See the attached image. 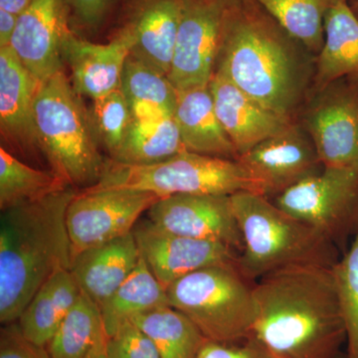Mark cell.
I'll return each instance as SVG.
<instances>
[{"label": "cell", "mask_w": 358, "mask_h": 358, "mask_svg": "<svg viewBox=\"0 0 358 358\" xmlns=\"http://www.w3.org/2000/svg\"><path fill=\"white\" fill-rule=\"evenodd\" d=\"M315 56L256 0H234L215 73L278 114L298 121L312 91Z\"/></svg>", "instance_id": "1"}, {"label": "cell", "mask_w": 358, "mask_h": 358, "mask_svg": "<svg viewBox=\"0 0 358 358\" xmlns=\"http://www.w3.org/2000/svg\"><path fill=\"white\" fill-rule=\"evenodd\" d=\"M252 336L279 358H336L346 327L334 267L296 265L253 285Z\"/></svg>", "instance_id": "2"}, {"label": "cell", "mask_w": 358, "mask_h": 358, "mask_svg": "<svg viewBox=\"0 0 358 358\" xmlns=\"http://www.w3.org/2000/svg\"><path fill=\"white\" fill-rule=\"evenodd\" d=\"M76 188L1 211L0 322L20 320L29 301L52 275L70 270L72 247L66 215Z\"/></svg>", "instance_id": "3"}, {"label": "cell", "mask_w": 358, "mask_h": 358, "mask_svg": "<svg viewBox=\"0 0 358 358\" xmlns=\"http://www.w3.org/2000/svg\"><path fill=\"white\" fill-rule=\"evenodd\" d=\"M231 202L243 238L237 266L249 281L289 266L338 263L334 242L268 197L242 192L231 195Z\"/></svg>", "instance_id": "4"}, {"label": "cell", "mask_w": 358, "mask_h": 358, "mask_svg": "<svg viewBox=\"0 0 358 358\" xmlns=\"http://www.w3.org/2000/svg\"><path fill=\"white\" fill-rule=\"evenodd\" d=\"M64 71L40 84L34 115L42 155L51 171L73 187L96 185L106 159L91 115Z\"/></svg>", "instance_id": "5"}, {"label": "cell", "mask_w": 358, "mask_h": 358, "mask_svg": "<svg viewBox=\"0 0 358 358\" xmlns=\"http://www.w3.org/2000/svg\"><path fill=\"white\" fill-rule=\"evenodd\" d=\"M236 263L200 268L167 287L169 306L185 315L207 341L231 343L252 336L253 285Z\"/></svg>", "instance_id": "6"}, {"label": "cell", "mask_w": 358, "mask_h": 358, "mask_svg": "<svg viewBox=\"0 0 358 358\" xmlns=\"http://www.w3.org/2000/svg\"><path fill=\"white\" fill-rule=\"evenodd\" d=\"M96 188H127L154 193L159 199L178 194L231 195L247 192L264 195L263 185L239 160L183 152L171 159L129 166L106 160Z\"/></svg>", "instance_id": "7"}, {"label": "cell", "mask_w": 358, "mask_h": 358, "mask_svg": "<svg viewBox=\"0 0 358 358\" xmlns=\"http://www.w3.org/2000/svg\"><path fill=\"white\" fill-rule=\"evenodd\" d=\"M274 202L338 246L358 230V169L324 167Z\"/></svg>", "instance_id": "8"}, {"label": "cell", "mask_w": 358, "mask_h": 358, "mask_svg": "<svg viewBox=\"0 0 358 358\" xmlns=\"http://www.w3.org/2000/svg\"><path fill=\"white\" fill-rule=\"evenodd\" d=\"M298 121L324 167L358 169V81L341 78L308 98Z\"/></svg>", "instance_id": "9"}, {"label": "cell", "mask_w": 358, "mask_h": 358, "mask_svg": "<svg viewBox=\"0 0 358 358\" xmlns=\"http://www.w3.org/2000/svg\"><path fill=\"white\" fill-rule=\"evenodd\" d=\"M160 199L154 193L127 188H96L78 192L66 215L72 258L133 232L141 214Z\"/></svg>", "instance_id": "10"}, {"label": "cell", "mask_w": 358, "mask_h": 358, "mask_svg": "<svg viewBox=\"0 0 358 358\" xmlns=\"http://www.w3.org/2000/svg\"><path fill=\"white\" fill-rule=\"evenodd\" d=\"M234 0H183L169 79L178 91L210 85Z\"/></svg>", "instance_id": "11"}, {"label": "cell", "mask_w": 358, "mask_h": 358, "mask_svg": "<svg viewBox=\"0 0 358 358\" xmlns=\"http://www.w3.org/2000/svg\"><path fill=\"white\" fill-rule=\"evenodd\" d=\"M238 160L263 185L267 197L278 196L324 169L312 138L299 121Z\"/></svg>", "instance_id": "12"}, {"label": "cell", "mask_w": 358, "mask_h": 358, "mask_svg": "<svg viewBox=\"0 0 358 358\" xmlns=\"http://www.w3.org/2000/svg\"><path fill=\"white\" fill-rule=\"evenodd\" d=\"M134 236L141 258L164 289L200 268L236 263V250L210 240L171 234L150 222L136 224Z\"/></svg>", "instance_id": "13"}, {"label": "cell", "mask_w": 358, "mask_h": 358, "mask_svg": "<svg viewBox=\"0 0 358 358\" xmlns=\"http://www.w3.org/2000/svg\"><path fill=\"white\" fill-rule=\"evenodd\" d=\"M159 229L243 249V238L228 195L178 194L160 199L148 211Z\"/></svg>", "instance_id": "14"}, {"label": "cell", "mask_w": 358, "mask_h": 358, "mask_svg": "<svg viewBox=\"0 0 358 358\" xmlns=\"http://www.w3.org/2000/svg\"><path fill=\"white\" fill-rule=\"evenodd\" d=\"M70 31L65 0H34L18 16L9 47L42 83L63 70V43Z\"/></svg>", "instance_id": "15"}, {"label": "cell", "mask_w": 358, "mask_h": 358, "mask_svg": "<svg viewBox=\"0 0 358 358\" xmlns=\"http://www.w3.org/2000/svg\"><path fill=\"white\" fill-rule=\"evenodd\" d=\"M183 0H127L117 31L128 37L131 55L169 76Z\"/></svg>", "instance_id": "16"}, {"label": "cell", "mask_w": 358, "mask_h": 358, "mask_svg": "<svg viewBox=\"0 0 358 358\" xmlns=\"http://www.w3.org/2000/svg\"><path fill=\"white\" fill-rule=\"evenodd\" d=\"M40 84L10 47L0 48V131L7 145L26 157L42 154L34 115Z\"/></svg>", "instance_id": "17"}, {"label": "cell", "mask_w": 358, "mask_h": 358, "mask_svg": "<svg viewBox=\"0 0 358 358\" xmlns=\"http://www.w3.org/2000/svg\"><path fill=\"white\" fill-rule=\"evenodd\" d=\"M131 53L128 37L117 31L109 43H95L68 33L63 43V61L71 71V83L79 95L102 98L121 87L122 70Z\"/></svg>", "instance_id": "18"}, {"label": "cell", "mask_w": 358, "mask_h": 358, "mask_svg": "<svg viewBox=\"0 0 358 358\" xmlns=\"http://www.w3.org/2000/svg\"><path fill=\"white\" fill-rule=\"evenodd\" d=\"M209 89L219 121L239 157L296 122L268 109L220 73L214 74Z\"/></svg>", "instance_id": "19"}, {"label": "cell", "mask_w": 358, "mask_h": 358, "mask_svg": "<svg viewBox=\"0 0 358 358\" xmlns=\"http://www.w3.org/2000/svg\"><path fill=\"white\" fill-rule=\"evenodd\" d=\"M141 259L134 233L73 257L70 271L82 293L102 308Z\"/></svg>", "instance_id": "20"}, {"label": "cell", "mask_w": 358, "mask_h": 358, "mask_svg": "<svg viewBox=\"0 0 358 358\" xmlns=\"http://www.w3.org/2000/svg\"><path fill=\"white\" fill-rule=\"evenodd\" d=\"M341 78L358 81V17L350 0H334L327 10L324 46L315 57L310 95Z\"/></svg>", "instance_id": "21"}, {"label": "cell", "mask_w": 358, "mask_h": 358, "mask_svg": "<svg viewBox=\"0 0 358 358\" xmlns=\"http://www.w3.org/2000/svg\"><path fill=\"white\" fill-rule=\"evenodd\" d=\"M174 119L187 152L237 160L236 148L219 121L208 87L178 91Z\"/></svg>", "instance_id": "22"}, {"label": "cell", "mask_w": 358, "mask_h": 358, "mask_svg": "<svg viewBox=\"0 0 358 358\" xmlns=\"http://www.w3.org/2000/svg\"><path fill=\"white\" fill-rule=\"evenodd\" d=\"M81 296V289L70 270L52 275L17 320L23 336L35 345L46 348Z\"/></svg>", "instance_id": "23"}, {"label": "cell", "mask_w": 358, "mask_h": 358, "mask_svg": "<svg viewBox=\"0 0 358 358\" xmlns=\"http://www.w3.org/2000/svg\"><path fill=\"white\" fill-rule=\"evenodd\" d=\"M108 338L100 308L82 293L46 348L51 358H92L106 350Z\"/></svg>", "instance_id": "24"}, {"label": "cell", "mask_w": 358, "mask_h": 358, "mask_svg": "<svg viewBox=\"0 0 358 358\" xmlns=\"http://www.w3.org/2000/svg\"><path fill=\"white\" fill-rule=\"evenodd\" d=\"M169 306L166 289L141 259L134 272L100 308L108 336L134 317Z\"/></svg>", "instance_id": "25"}, {"label": "cell", "mask_w": 358, "mask_h": 358, "mask_svg": "<svg viewBox=\"0 0 358 358\" xmlns=\"http://www.w3.org/2000/svg\"><path fill=\"white\" fill-rule=\"evenodd\" d=\"M186 152L174 115L157 121H133L121 147L110 157L129 166H148Z\"/></svg>", "instance_id": "26"}, {"label": "cell", "mask_w": 358, "mask_h": 358, "mask_svg": "<svg viewBox=\"0 0 358 358\" xmlns=\"http://www.w3.org/2000/svg\"><path fill=\"white\" fill-rule=\"evenodd\" d=\"M131 322L152 339L162 358H199L207 341L192 320L171 306L143 313Z\"/></svg>", "instance_id": "27"}, {"label": "cell", "mask_w": 358, "mask_h": 358, "mask_svg": "<svg viewBox=\"0 0 358 358\" xmlns=\"http://www.w3.org/2000/svg\"><path fill=\"white\" fill-rule=\"evenodd\" d=\"M67 185L52 171H40L26 164L6 148H0V209L35 201L64 189Z\"/></svg>", "instance_id": "28"}, {"label": "cell", "mask_w": 358, "mask_h": 358, "mask_svg": "<svg viewBox=\"0 0 358 358\" xmlns=\"http://www.w3.org/2000/svg\"><path fill=\"white\" fill-rule=\"evenodd\" d=\"M256 1L313 55H319L324 42V18L334 0Z\"/></svg>", "instance_id": "29"}, {"label": "cell", "mask_w": 358, "mask_h": 358, "mask_svg": "<svg viewBox=\"0 0 358 358\" xmlns=\"http://www.w3.org/2000/svg\"><path fill=\"white\" fill-rule=\"evenodd\" d=\"M129 105H148L174 115L178 90L166 75L145 65L129 54L122 70L121 87Z\"/></svg>", "instance_id": "30"}, {"label": "cell", "mask_w": 358, "mask_h": 358, "mask_svg": "<svg viewBox=\"0 0 358 358\" xmlns=\"http://www.w3.org/2000/svg\"><path fill=\"white\" fill-rule=\"evenodd\" d=\"M346 327L348 357L358 358V230L352 246L334 266Z\"/></svg>", "instance_id": "31"}, {"label": "cell", "mask_w": 358, "mask_h": 358, "mask_svg": "<svg viewBox=\"0 0 358 358\" xmlns=\"http://www.w3.org/2000/svg\"><path fill=\"white\" fill-rule=\"evenodd\" d=\"M91 117L99 140L109 150L110 157L121 147L133 122L131 106L121 89L93 101Z\"/></svg>", "instance_id": "32"}, {"label": "cell", "mask_w": 358, "mask_h": 358, "mask_svg": "<svg viewBox=\"0 0 358 358\" xmlns=\"http://www.w3.org/2000/svg\"><path fill=\"white\" fill-rule=\"evenodd\" d=\"M71 29L95 34L106 27L117 13H121L127 0H65Z\"/></svg>", "instance_id": "33"}, {"label": "cell", "mask_w": 358, "mask_h": 358, "mask_svg": "<svg viewBox=\"0 0 358 358\" xmlns=\"http://www.w3.org/2000/svg\"><path fill=\"white\" fill-rule=\"evenodd\" d=\"M105 352L107 358H162L152 339L133 322L108 338Z\"/></svg>", "instance_id": "34"}, {"label": "cell", "mask_w": 358, "mask_h": 358, "mask_svg": "<svg viewBox=\"0 0 358 358\" xmlns=\"http://www.w3.org/2000/svg\"><path fill=\"white\" fill-rule=\"evenodd\" d=\"M199 358H279L254 336L237 343L207 341Z\"/></svg>", "instance_id": "35"}, {"label": "cell", "mask_w": 358, "mask_h": 358, "mask_svg": "<svg viewBox=\"0 0 358 358\" xmlns=\"http://www.w3.org/2000/svg\"><path fill=\"white\" fill-rule=\"evenodd\" d=\"M0 358H51L45 346L35 345L23 336L17 322L4 324L0 331Z\"/></svg>", "instance_id": "36"}, {"label": "cell", "mask_w": 358, "mask_h": 358, "mask_svg": "<svg viewBox=\"0 0 358 358\" xmlns=\"http://www.w3.org/2000/svg\"><path fill=\"white\" fill-rule=\"evenodd\" d=\"M18 16L0 9V48L10 46Z\"/></svg>", "instance_id": "37"}, {"label": "cell", "mask_w": 358, "mask_h": 358, "mask_svg": "<svg viewBox=\"0 0 358 358\" xmlns=\"http://www.w3.org/2000/svg\"><path fill=\"white\" fill-rule=\"evenodd\" d=\"M34 0H0V9L20 16L33 3Z\"/></svg>", "instance_id": "38"}, {"label": "cell", "mask_w": 358, "mask_h": 358, "mask_svg": "<svg viewBox=\"0 0 358 358\" xmlns=\"http://www.w3.org/2000/svg\"><path fill=\"white\" fill-rule=\"evenodd\" d=\"M350 6H352L353 13H355V15L358 17V0L357 1L352 2L350 3Z\"/></svg>", "instance_id": "39"}, {"label": "cell", "mask_w": 358, "mask_h": 358, "mask_svg": "<svg viewBox=\"0 0 358 358\" xmlns=\"http://www.w3.org/2000/svg\"><path fill=\"white\" fill-rule=\"evenodd\" d=\"M106 350H103V352H99L98 355H96L95 357H93L92 358H107L106 357Z\"/></svg>", "instance_id": "40"}, {"label": "cell", "mask_w": 358, "mask_h": 358, "mask_svg": "<svg viewBox=\"0 0 358 358\" xmlns=\"http://www.w3.org/2000/svg\"><path fill=\"white\" fill-rule=\"evenodd\" d=\"M336 358H350L348 357V355L346 353H341V355H338Z\"/></svg>", "instance_id": "41"}, {"label": "cell", "mask_w": 358, "mask_h": 358, "mask_svg": "<svg viewBox=\"0 0 358 358\" xmlns=\"http://www.w3.org/2000/svg\"><path fill=\"white\" fill-rule=\"evenodd\" d=\"M357 1V0H350V3H352V2Z\"/></svg>", "instance_id": "42"}]
</instances>
